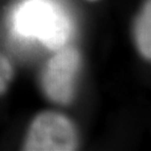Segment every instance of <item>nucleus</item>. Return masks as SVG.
Masks as SVG:
<instances>
[{
	"instance_id": "obj_5",
	"label": "nucleus",
	"mask_w": 151,
	"mask_h": 151,
	"mask_svg": "<svg viewBox=\"0 0 151 151\" xmlns=\"http://www.w3.org/2000/svg\"><path fill=\"white\" fill-rule=\"evenodd\" d=\"M14 66L5 54L0 52V96L5 94L14 80Z\"/></svg>"
},
{
	"instance_id": "obj_3",
	"label": "nucleus",
	"mask_w": 151,
	"mask_h": 151,
	"mask_svg": "<svg viewBox=\"0 0 151 151\" xmlns=\"http://www.w3.org/2000/svg\"><path fill=\"white\" fill-rule=\"evenodd\" d=\"M56 51L45 64L39 83L48 100L66 106L76 96L81 57L77 48L68 45Z\"/></svg>"
},
{
	"instance_id": "obj_1",
	"label": "nucleus",
	"mask_w": 151,
	"mask_h": 151,
	"mask_svg": "<svg viewBox=\"0 0 151 151\" xmlns=\"http://www.w3.org/2000/svg\"><path fill=\"white\" fill-rule=\"evenodd\" d=\"M13 20L20 35L38 39L51 50L66 46L72 35L69 15L52 0H25L17 8Z\"/></svg>"
},
{
	"instance_id": "obj_2",
	"label": "nucleus",
	"mask_w": 151,
	"mask_h": 151,
	"mask_svg": "<svg viewBox=\"0 0 151 151\" xmlns=\"http://www.w3.org/2000/svg\"><path fill=\"white\" fill-rule=\"evenodd\" d=\"M78 132L70 118L56 111H42L31 122L22 149L26 151H73Z\"/></svg>"
},
{
	"instance_id": "obj_4",
	"label": "nucleus",
	"mask_w": 151,
	"mask_h": 151,
	"mask_svg": "<svg viewBox=\"0 0 151 151\" xmlns=\"http://www.w3.org/2000/svg\"><path fill=\"white\" fill-rule=\"evenodd\" d=\"M151 0H144L132 24V39L138 53L146 61L151 59Z\"/></svg>"
},
{
	"instance_id": "obj_6",
	"label": "nucleus",
	"mask_w": 151,
	"mask_h": 151,
	"mask_svg": "<svg viewBox=\"0 0 151 151\" xmlns=\"http://www.w3.org/2000/svg\"><path fill=\"white\" fill-rule=\"evenodd\" d=\"M86 1H89V2H95V1H98V0H86Z\"/></svg>"
}]
</instances>
